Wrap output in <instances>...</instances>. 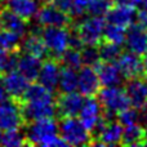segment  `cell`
Here are the masks:
<instances>
[{
    "mask_svg": "<svg viewBox=\"0 0 147 147\" xmlns=\"http://www.w3.org/2000/svg\"><path fill=\"white\" fill-rule=\"evenodd\" d=\"M3 3H4V0H0V8L3 7Z\"/></svg>",
    "mask_w": 147,
    "mask_h": 147,
    "instance_id": "47",
    "label": "cell"
},
{
    "mask_svg": "<svg viewBox=\"0 0 147 147\" xmlns=\"http://www.w3.org/2000/svg\"><path fill=\"white\" fill-rule=\"evenodd\" d=\"M8 99H12V98H10V96L8 94V92L4 89V86L0 84V103L8 101Z\"/></svg>",
    "mask_w": 147,
    "mask_h": 147,
    "instance_id": "42",
    "label": "cell"
},
{
    "mask_svg": "<svg viewBox=\"0 0 147 147\" xmlns=\"http://www.w3.org/2000/svg\"><path fill=\"white\" fill-rule=\"evenodd\" d=\"M20 52L28 53L38 57L40 59H45L48 57V49L44 45V41L40 35H32V34H26V36L21 39L20 43Z\"/></svg>",
    "mask_w": 147,
    "mask_h": 147,
    "instance_id": "22",
    "label": "cell"
},
{
    "mask_svg": "<svg viewBox=\"0 0 147 147\" xmlns=\"http://www.w3.org/2000/svg\"><path fill=\"white\" fill-rule=\"evenodd\" d=\"M116 65L119 67L124 79H133L142 76L143 71V58L142 56L133 53V52H121L119 58L116 59Z\"/></svg>",
    "mask_w": 147,
    "mask_h": 147,
    "instance_id": "9",
    "label": "cell"
},
{
    "mask_svg": "<svg viewBox=\"0 0 147 147\" xmlns=\"http://www.w3.org/2000/svg\"><path fill=\"white\" fill-rule=\"evenodd\" d=\"M58 134L67 146L90 145L93 140L90 132L75 116L61 117V121L58 124Z\"/></svg>",
    "mask_w": 147,
    "mask_h": 147,
    "instance_id": "2",
    "label": "cell"
},
{
    "mask_svg": "<svg viewBox=\"0 0 147 147\" xmlns=\"http://www.w3.org/2000/svg\"><path fill=\"white\" fill-rule=\"evenodd\" d=\"M41 66V59L28 53H23L18 57L17 71H20L28 81H34L38 78L39 70Z\"/></svg>",
    "mask_w": 147,
    "mask_h": 147,
    "instance_id": "23",
    "label": "cell"
},
{
    "mask_svg": "<svg viewBox=\"0 0 147 147\" xmlns=\"http://www.w3.org/2000/svg\"><path fill=\"white\" fill-rule=\"evenodd\" d=\"M86 13V0H72V7L70 12V17L72 21L83 17Z\"/></svg>",
    "mask_w": 147,
    "mask_h": 147,
    "instance_id": "35",
    "label": "cell"
},
{
    "mask_svg": "<svg viewBox=\"0 0 147 147\" xmlns=\"http://www.w3.org/2000/svg\"><path fill=\"white\" fill-rule=\"evenodd\" d=\"M141 5L143 7V9L147 10V0H142V3H141Z\"/></svg>",
    "mask_w": 147,
    "mask_h": 147,
    "instance_id": "45",
    "label": "cell"
},
{
    "mask_svg": "<svg viewBox=\"0 0 147 147\" xmlns=\"http://www.w3.org/2000/svg\"><path fill=\"white\" fill-rule=\"evenodd\" d=\"M1 85L8 92L12 99L21 101L26 88L28 86V80L17 70L3 72L1 76Z\"/></svg>",
    "mask_w": 147,
    "mask_h": 147,
    "instance_id": "15",
    "label": "cell"
},
{
    "mask_svg": "<svg viewBox=\"0 0 147 147\" xmlns=\"http://www.w3.org/2000/svg\"><path fill=\"white\" fill-rule=\"evenodd\" d=\"M85 44L83 43L81 38L79 36L78 31L72 27V30L70 31L69 30V48H72V49H76V51H80Z\"/></svg>",
    "mask_w": 147,
    "mask_h": 147,
    "instance_id": "36",
    "label": "cell"
},
{
    "mask_svg": "<svg viewBox=\"0 0 147 147\" xmlns=\"http://www.w3.org/2000/svg\"><path fill=\"white\" fill-rule=\"evenodd\" d=\"M145 142V136H143V128L141 124L136 123L132 125L123 127L121 142L123 146H142Z\"/></svg>",
    "mask_w": 147,
    "mask_h": 147,
    "instance_id": "24",
    "label": "cell"
},
{
    "mask_svg": "<svg viewBox=\"0 0 147 147\" xmlns=\"http://www.w3.org/2000/svg\"><path fill=\"white\" fill-rule=\"evenodd\" d=\"M48 3H51L52 5H54L56 8L61 9L62 12L70 14L72 7V0H48Z\"/></svg>",
    "mask_w": 147,
    "mask_h": 147,
    "instance_id": "37",
    "label": "cell"
},
{
    "mask_svg": "<svg viewBox=\"0 0 147 147\" xmlns=\"http://www.w3.org/2000/svg\"><path fill=\"white\" fill-rule=\"evenodd\" d=\"M44 1H45V3H48V0H44Z\"/></svg>",
    "mask_w": 147,
    "mask_h": 147,
    "instance_id": "49",
    "label": "cell"
},
{
    "mask_svg": "<svg viewBox=\"0 0 147 147\" xmlns=\"http://www.w3.org/2000/svg\"><path fill=\"white\" fill-rule=\"evenodd\" d=\"M25 140L26 145L56 147L67 146L58 134V124L53 117L32 120L25 124Z\"/></svg>",
    "mask_w": 147,
    "mask_h": 147,
    "instance_id": "1",
    "label": "cell"
},
{
    "mask_svg": "<svg viewBox=\"0 0 147 147\" xmlns=\"http://www.w3.org/2000/svg\"><path fill=\"white\" fill-rule=\"evenodd\" d=\"M112 7V0H86V12L90 16L103 17Z\"/></svg>",
    "mask_w": 147,
    "mask_h": 147,
    "instance_id": "33",
    "label": "cell"
},
{
    "mask_svg": "<svg viewBox=\"0 0 147 147\" xmlns=\"http://www.w3.org/2000/svg\"><path fill=\"white\" fill-rule=\"evenodd\" d=\"M78 115L80 116L79 120H80L84 124V127L92 133L93 129L96 128L97 123H98L99 119L102 117V106L98 99L94 98V96L85 97V99L83 101L81 109Z\"/></svg>",
    "mask_w": 147,
    "mask_h": 147,
    "instance_id": "12",
    "label": "cell"
},
{
    "mask_svg": "<svg viewBox=\"0 0 147 147\" xmlns=\"http://www.w3.org/2000/svg\"><path fill=\"white\" fill-rule=\"evenodd\" d=\"M59 74H61L59 62L54 57H49V58H45L44 62H41L36 79H38V83H40L43 86H45L51 92H54L58 85Z\"/></svg>",
    "mask_w": 147,
    "mask_h": 147,
    "instance_id": "11",
    "label": "cell"
},
{
    "mask_svg": "<svg viewBox=\"0 0 147 147\" xmlns=\"http://www.w3.org/2000/svg\"><path fill=\"white\" fill-rule=\"evenodd\" d=\"M3 28V26H1V18H0V30Z\"/></svg>",
    "mask_w": 147,
    "mask_h": 147,
    "instance_id": "48",
    "label": "cell"
},
{
    "mask_svg": "<svg viewBox=\"0 0 147 147\" xmlns=\"http://www.w3.org/2000/svg\"><path fill=\"white\" fill-rule=\"evenodd\" d=\"M124 43L128 51L143 56L147 52V30L140 23H132L125 31Z\"/></svg>",
    "mask_w": 147,
    "mask_h": 147,
    "instance_id": "10",
    "label": "cell"
},
{
    "mask_svg": "<svg viewBox=\"0 0 147 147\" xmlns=\"http://www.w3.org/2000/svg\"><path fill=\"white\" fill-rule=\"evenodd\" d=\"M97 75H98L99 83L103 86H117L123 84V78L121 72H120L119 67H117L115 61H99L94 66Z\"/></svg>",
    "mask_w": 147,
    "mask_h": 147,
    "instance_id": "16",
    "label": "cell"
},
{
    "mask_svg": "<svg viewBox=\"0 0 147 147\" xmlns=\"http://www.w3.org/2000/svg\"><path fill=\"white\" fill-rule=\"evenodd\" d=\"M20 103L25 123L56 115V101H25Z\"/></svg>",
    "mask_w": 147,
    "mask_h": 147,
    "instance_id": "7",
    "label": "cell"
},
{
    "mask_svg": "<svg viewBox=\"0 0 147 147\" xmlns=\"http://www.w3.org/2000/svg\"><path fill=\"white\" fill-rule=\"evenodd\" d=\"M101 88L98 75L94 67L92 66H81L78 72V90L81 96L92 97L96 96L97 92Z\"/></svg>",
    "mask_w": 147,
    "mask_h": 147,
    "instance_id": "14",
    "label": "cell"
},
{
    "mask_svg": "<svg viewBox=\"0 0 147 147\" xmlns=\"http://www.w3.org/2000/svg\"><path fill=\"white\" fill-rule=\"evenodd\" d=\"M105 16H106V21L109 23L121 26V27H128L132 23H134L136 18H137V10L136 8L129 7V5L117 4L110 8Z\"/></svg>",
    "mask_w": 147,
    "mask_h": 147,
    "instance_id": "18",
    "label": "cell"
},
{
    "mask_svg": "<svg viewBox=\"0 0 147 147\" xmlns=\"http://www.w3.org/2000/svg\"><path fill=\"white\" fill-rule=\"evenodd\" d=\"M3 7L28 21L36 16L40 4L39 0H4Z\"/></svg>",
    "mask_w": 147,
    "mask_h": 147,
    "instance_id": "21",
    "label": "cell"
},
{
    "mask_svg": "<svg viewBox=\"0 0 147 147\" xmlns=\"http://www.w3.org/2000/svg\"><path fill=\"white\" fill-rule=\"evenodd\" d=\"M106 25V20L99 16H90L79 21L78 25L74 26L78 31L84 44L97 45L103 38V28Z\"/></svg>",
    "mask_w": 147,
    "mask_h": 147,
    "instance_id": "5",
    "label": "cell"
},
{
    "mask_svg": "<svg viewBox=\"0 0 147 147\" xmlns=\"http://www.w3.org/2000/svg\"><path fill=\"white\" fill-rule=\"evenodd\" d=\"M48 53L54 58H59L62 53L69 48V30L59 26H44L40 34Z\"/></svg>",
    "mask_w": 147,
    "mask_h": 147,
    "instance_id": "4",
    "label": "cell"
},
{
    "mask_svg": "<svg viewBox=\"0 0 147 147\" xmlns=\"http://www.w3.org/2000/svg\"><path fill=\"white\" fill-rule=\"evenodd\" d=\"M1 138H3V130L0 129V145H1Z\"/></svg>",
    "mask_w": 147,
    "mask_h": 147,
    "instance_id": "46",
    "label": "cell"
},
{
    "mask_svg": "<svg viewBox=\"0 0 147 147\" xmlns=\"http://www.w3.org/2000/svg\"><path fill=\"white\" fill-rule=\"evenodd\" d=\"M121 134H123V125L119 121H107L106 125L102 128L99 134L97 136L96 140L90 142V145L96 146H116L121 142Z\"/></svg>",
    "mask_w": 147,
    "mask_h": 147,
    "instance_id": "19",
    "label": "cell"
},
{
    "mask_svg": "<svg viewBox=\"0 0 147 147\" xmlns=\"http://www.w3.org/2000/svg\"><path fill=\"white\" fill-rule=\"evenodd\" d=\"M35 17L38 18V23H40L43 27L44 26L67 27V26H71V23L74 22L70 14L62 12L61 9L56 8L51 3H47V5H43L41 8H39Z\"/></svg>",
    "mask_w": 147,
    "mask_h": 147,
    "instance_id": "8",
    "label": "cell"
},
{
    "mask_svg": "<svg viewBox=\"0 0 147 147\" xmlns=\"http://www.w3.org/2000/svg\"><path fill=\"white\" fill-rule=\"evenodd\" d=\"M0 18H1V26L3 28L8 31L20 35L21 38L27 34L28 30V23L25 18L20 17L18 14L13 13L12 10L7 9V8H0Z\"/></svg>",
    "mask_w": 147,
    "mask_h": 147,
    "instance_id": "20",
    "label": "cell"
},
{
    "mask_svg": "<svg viewBox=\"0 0 147 147\" xmlns=\"http://www.w3.org/2000/svg\"><path fill=\"white\" fill-rule=\"evenodd\" d=\"M25 101H56V98L53 93L45 86H43L40 83H34L28 84L20 102Z\"/></svg>",
    "mask_w": 147,
    "mask_h": 147,
    "instance_id": "25",
    "label": "cell"
},
{
    "mask_svg": "<svg viewBox=\"0 0 147 147\" xmlns=\"http://www.w3.org/2000/svg\"><path fill=\"white\" fill-rule=\"evenodd\" d=\"M102 39L107 41H112V43L119 44V45H123L124 44V39H125V27L112 25V23L105 25L103 38Z\"/></svg>",
    "mask_w": 147,
    "mask_h": 147,
    "instance_id": "28",
    "label": "cell"
},
{
    "mask_svg": "<svg viewBox=\"0 0 147 147\" xmlns=\"http://www.w3.org/2000/svg\"><path fill=\"white\" fill-rule=\"evenodd\" d=\"M22 112H21V103L16 99H8L0 103V129H21L25 127Z\"/></svg>",
    "mask_w": 147,
    "mask_h": 147,
    "instance_id": "6",
    "label": "cell"
},
{
    "mask_svg": "<svg viewBox=\"0 0 147 147\" xmlns=\"http://www.w3.org/2000/svg\"><path fill=\"white\" fill-rule=\"evenodd\" d=\"M141 78H143L147 81V62H143V71H142V76Z\"/></svg>",
    "mask_w": 147,
    "mask_h": 147,
    "instance_id": "43",
    "label": "cell"
},
{
    "mask_svg": "<svg viewBox=\"0 0 147 147\" xmlns=\"http://www.w3.org/2000/svg\"><path fill=\"white\" fill-rule=\"evenodd\" d=\"M117 4H123V5H129V7L133 8H137L141 5L142 0H115Z\"/></svg>",
    "mask_w": 147,
    "mask_h": 147,
    "instance_id": "40",
    "label": "cell"
},
{
    "mask_svg": "<svg viewBox=\"0 0 147 147\" xmlns=\"http://www.w3.org/2000/svg\"><path fill=\"white\" fill-rule=\"evenodd\" d=\"M76 88H78V72H76V70L63 66L61 69V74H59L57 89L61 93H70V92H75Z\"/></svg>",
    "mask_w": 147,
    "mask_h": 147,
    "instance_id": "26",
    "label": "cell"
},
{
    "mask_svg": "<svg viewBox=\"0 0 147 147\" xmlns=\"http://www.w3.org/2000/svg\"><path fill=\"white\" fill-rule=\"evenodd\" d=\"M138 115H140V121L142 123H147V102L138 110Z\"/></svg>",
    "mask_w": 147,
    "mask_h": 147,
    "instance_id": "41",
    "label": "cell"
},
{
    "mask_svg": "<svg viewBox=\"0 0 147 147\" xmlns=\"http://www.w3.org/2000/svg\"><path fill=\"white\" fill-rule=\"evenodd\" d=\"M84 101V96L76 92L61 93V96L56 99V114L59 117L78 116Z\"/></svg>",
    "mask_w": 147,
    "mask_h": 147,
    "instance_id": "13",
    "label": "cell"
},
{
    "mask_svg": "<svg viewBox=\"0 0 147 147\" xmlns=\"http://www.w3.org/2000/svg\"><path fill=\"white\" fill-rule=\"evenodd\" d=\"M97 47H98L101 61H116L123 52L121 45L115 44L112 41L103 40V39L97 44Z\"/></svg>",
    "mask_w": 147,
    "mask_h": 147,
    "instance_id": "27",
    "label": "cell"
},
{
    "mask_svg": "<svg viewBox=\"0 0 147 147\" xmlns=\"http://www.w3.org/2000/svg\"><path fill=\"white\" fill-rule=\"evenodd\" d=\"M8 57H9V52L5 51V49H3V48H0V72L5 71Z\"/></svg>",
    "mask_w": 147,
    "mask_h": 147,
    "instance_id": "38",
    "label": "cell"
},
{
    "mask_svg": "<svg viewBox=\"0 0 147 147\" xmlns=\"http://www.w3.org/2000/svg\"><path fill=\"white\" fill-rule=\"evenodd\" d=\"M130 106L140 110L147 102V81L143 78H133L128 79L124 88Z\"/></svg>",
    "mask_w": 147,
    "mask_h": 147,
    "instance_id": "17",
    "label": "cell"
},
{
    "mask_svg": "<svg viewBox=\"0 0 147 147\" xmlns=\"http://www.w3.org/2000/svg\"><path fill=\"white\" fill-rule=\"evenodd\" d=\"M59 63H62L65 67H71L74 70H79L83 63H81L80 51H76L72 48H67L63 53L59 56Z\"/></svg>",
    "mask_w": 147,
    "mask_h": 147,
    "instance_id": "31",
    "label": "cell"
},
{
    "mask_svg": "<svg viewBox=\"0 0 147 147\" xmlns=\"http://www.w3.org/2000/svg\"><path fill=\"white\" fill-rule=\"evenodd\" d=\"M97 99L99 101L103 111L110 114H119L120 111L130 107V102L124 89L117 86H105L103 89L99 88L97 92Z\"/></svg>",
    "mask_w": 147,
    "mask_h": 147,
    "instance_id": "3",
    "label": "cell"
},
{
    "mask_svg": "<svg viewBox=\"0 0 147 147\" xmlns=\"http://www.w3.org/2000/svg\"><path fill=\"white\" fill-rule=\"evenodd\" d=\"M80 57H81V63H83L84 66L94 67L101 61L98 47L90 45V44H86V47H83V48L80 49Z\"/></svg>",
    "mask_w": 147,
    "mask_h": 147,
    "instance_id": "32",
    "label": "cell"
},
{
    "mask_svg": "<svg viewBox=\"0 0 147 147\" xmlns=\"http://www.w3.org/2000/svg\"><path fill=\"white\" fill-rule=\"evenodd\" d=\"M21 36L17 34L8 31L5 28L0 30V48L5 49L8 52L12 51H18L20 48V43H21Z\"/></svg>",
    "mask_w": 147,
    "mask_h": 147,
    "instance_id": "29",
    "label": "cell"
},
{
    "mask_svg": "<svg viewBox=\"0 0 147 147\" xmlns=\"http://www.w3.org/2000/svg\"><path fill=\"white\" fill-rule=\"evenodd\" d=\"M116 116H117V121H119L123 127L140 123L138 110L134 109V107H128V109L123 110V111H120L119 114H116Z\"/></svg>",
    "mask_w": 147,
    "mask_h": 147,
    "instance_id": "34",
    "label": "cell"
},
{
    "mask_svg": "<svg viewBox=\"0 0 147 147\" xmlns=\"http://www.w3.org/2000/svg\"><path fill=\"white\" fill-rule=\"evenodd\" d=\"M136 20L138 21V23H140L141 26H143L147 30V10L142 9L140 13H137V18H136Z\"/></svg>",
    "mask_w": 147,
    "mask_h": 147,
    "instance_id": "39",
    "label": "cell"
},
{
    "mask_svg": "<svg viewBox=\"0 0 147 147\" xmlns=\"http://www.w3.org/2000/svg\"><path fill=\"white\" fill-rule=\"evenodd\" d=\"M1 145L5 147H20L26 145V140L23 133L20 129H10L3 132Z\"/></svg>",
    "mask_w": 147,
    "mask_h": 147,
    "instance_id": "30",
    "label": "cell"
},
{
    "mask_svg": "<svg viewBox=\"0 0 147 147\" xmlns=\"http://www.w3.org/2000/svg\"><path fill=\"white\" fill-rule=\"evenodd\" d=\"M143 136H145V142H143V146H147V123L143 128Z\"/></svg>",
    "mask_w": 147,
    "mask_h": 147,
    "instance_id": "44",
    "label": "cell"
}]
</instances>
